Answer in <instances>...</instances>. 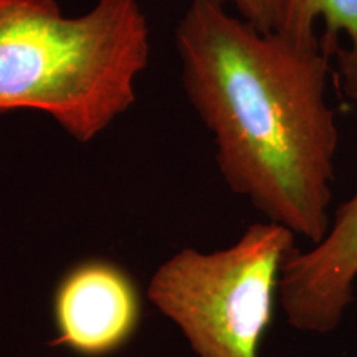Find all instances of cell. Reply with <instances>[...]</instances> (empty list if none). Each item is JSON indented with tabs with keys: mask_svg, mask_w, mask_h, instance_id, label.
I'll list each match as a JSON object with an SVG mask.
<instances>
[{
	"mask_svg": "<svg viewBox=\"0 0 357 357\" xmlns=\"http://www.w3.org/2000/svg\"><path fill=\"white\" fill-rule=\"evenodd\" d=\"M357 278V187L334 213L328 234L307 252L289 253L278 296L289 326L326 334L341 323Z\"/></svg>",
	"mask_w": 357,
	"mask_h": 357,
	"instance_id": "obj_5",
	"label": "cell"
},
{
	"mask_svg": "<svg viewBox=\"0 0 357 357\" xmlns=\"http://www.w3.org/2000/svg\"><path fill=\"white\" fill-rule=\"evenodd\" d=\"M174 40L182 86L212 132L229 189L268 222L321 242L339 144L321 43L261 32L218 0H190Z\"/></svg>",
	"mask_w": 357,
	"mask_h": 357,
	"instance_id": "obj_1",
	"label": "cell"
},
{
	"mask_svg": "<svg viewBox=\"0 0 357 357\" xmlns=\"http://www.w3.org/2000/svg\"><path fill=\"white\" fill-rule=\"evenodd\" d=\"M218 2L225 7H234L238 12V17L265 33L278 32L287 6V0H218Z\"/></svg>",
	"mask_w": 357,
	"mask_h": 357,
	"instance_id": "obj_7",
	"label": "cell"
},
{
	"mask_svg": "<svg viewBox=\"0 0 357 357\" xmlns=\"http://www.w3.org/2000/svg\"><path fill=\"white\" fill-rule=\"evenodd\" d=\"M149 55L139 0L77 17L56 0H0V113L40 111L86 144L134 105Z\"/></svg>",
	"mask_w": 357,
	"mask_h": 357,
	"instance_id": "obj_2",
	"label": "cell"
},
{
	"mask_svg": "<svg viewBox=\"0 0 357 357\" xmlns=\"http://www.w3.org/2000/svg\"><path fill=\"white\" fill-rule=\"evenodd\" d=\"M294 248L287 227L253 223L229 248L177 252L154 271L147 298L199 357H258Z\"/></svg>",
	"mask_w": 357,
	"mask_h": 357,
	"instance_id": "obj_3",
	"label": "cell"
},
{
	"mask_svg": "<svg viewBox=\"0 0 357 357\" xmlns=\"http://www.w3.org/2000/svg\"><path fill=\"white\" fill-rule=\"evenodd\" d=\"M278 32L336 56L342 91L357 102V0H287Z\"/></svg>",
	"mask_w": 357,
	"mask_h": 357,
	"instance_id": "obj_6",
	"label": "cell"
},
{
	"mask_svg": "<svg viewBox=\"0 0 357 357\" xmlns=\"http://www.w3.org/2000/svg\"><path fill=\"white\" fill-rule=\"evenodd\" d=\"M142 319L132 276L118 263L84 260L71 266L53 293L55 337L50 346L83 357H105L131 341Z\"/></svg>",
	"mask_w": 357,
	"mask_h": 357,
	"instance_id": "obj_4",
	"label": "cell"
}]
</instances>
